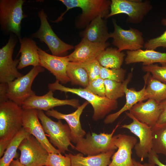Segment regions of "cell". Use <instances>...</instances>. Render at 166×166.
I'll return each mask as SVG.
<instances>
[{"instance_id":"cell-10","label":"cell","mask_w":166,"mask_h":166,"mask_svg":"<svg viewBox=\"0 0 166 166\" xmlns=\"http://www.w3.org/2000/svg\"><path fill=\"white\" fill-rule=\"evenodd\" d=\"M17 38L15 34H10L6 44L0 49V83H7L23 76L18 70L19 59L12 58Z\"/></svg>"},{"instance_id":"cell-33","label":"cell","mask_w":166,"mask_h":166,"mask_svg":"<svg viewBox=\"0 0 166 166\" xmlns=\"http://www.w3.org/2000/svg\"><path fill=\"white\" fill-rule=\"evenodd\" d=\"M159 66L157 64H153L143 66L142 70L150 73L156 79L166 83V64Z\"/></svg>"},{"instance_id":"cell-21","label":"cell","mask_w":166,"mask_h":166,"mask_svg":"<svg viewBox=\"0 0 166 166\" xmlns=\"http://www.w3.org/2000/svg\"><path fill=\"white\" fill-rule=\"evenodd\" d=\"M20 46L18 54L21 53L18 69H22L30 65L39 66L40 61L38 47L36 42L31 38L25 37L19 39Z\"/></svg>"},{"instance_id":"cell-9","label":"cell","mask_w":166,"mask_h":166,"mask_svg":"<svg viewBox=\"0 0 166 166\" xmlns=\"http://www.w3.org/2000/svg\"><path fill=\"white\" fill-rule=\"evenodd\" d=\"M44 70L40 65L34 67L26 74L7 83L9 100L21 106L26 99L35 95L31 89L32 84L37 76Z\"/></svg>"},{"instance_id":"cell-34","label":"cell","mask_w":166,"mask_h":166,"mask_svg":"<svg viewBox=\"0 0 166 166\" xmlns=\"http://www.w3.org/2000/svg\"><path fill=\"white\" fill-rule=\"evenodd\" d=\"M45 165L48 166H71V160L68 154L65 156L61 153H49Z\"/></svg>"},{"instance_id":"cell-6","label":"cell","mask_w":166,"mask_h":166,"mask_svg":"<svg viewBox=\"0 0 166 166\" xmlns=\"http://www.w3.org/2000/svg\"><path fill=\"white\" fill-rule=\"evenodd\" d=\"M118 123L110 134L101 133L99 134L89 132L85 138L80 139L76 144L75 149L83 154L96 155L117 149L113 141V135L119 126Z\"/></svg>"},{"instance_id":"cell-14","label":"cell","mask_w":166,"mask_h":166,"mask_svg":"<svg viewBox=\"0 0 166 166\" xmlns=\"http://www.w3.org/2000/svg\"><path fill=\"white\" fill-rule=\"evenodd\" d=\"M113 139L117 151L111 157L108 166H133L132 158V149L137 143L134 136L119 134L113 136Z\"/></svg>"},{"instance_id":"cell-36","label":"cell","mask_w":166,"mask_h":166,"mask_svg":"<svg viewBox=\"0 0 166 166\" xmlns=\"http://www.w3.org/2000/svg\"><path fill=\"white\" fill-rule=\"evenodd\" d=\"M77 63L86 71L89 81L100 77L101 66L97 59L89 62Z\"/></svg>"},{"instance_id":"cell-37","label":"cell","mask_w":166,"mask_h":166,"mask_svg":"<svg viewBox=\"0 0 166 166\" xmlns=\"http://www.w3.org/2000/svg\"><path fill=\"white\" fill-rule=\"evenodd\" d=\"M85 88L95 95L101 97H105V88L104 80L100 77L89 81Z\"/></svg>"},{"instance_id":"cell-18","label":"cell","mask_w":166,"mask_h":166,"mask_svg":"<svg viewBox=\"0 0 166 166\" xmlns=\"http://www.w3.org/2000/svg\"><path fill=\"white\" fill-rule=\"evenodd\" d=\"M89 104L87 101L80 105L74 112L66 114L61 113L52 109L46 112V114L58 120H65L68 124L71 132V141L77 143L86 135L85 131L81 127L80 121V116L84 109Z\"/></svg>"},{"instance_id":"cell-11","label":"cell","mask_w":166,"mask_h":166,"mask_svg":"<svg viewBox=\"0 0 166 166\" xmlns=\"http://www.w3.org/2000/svg\"><path fill=\"white\" fill-rule=\"evenodd\" d=\"M18 149L21 153L19 160L24 166L45 165L49 153L33 135L25 138Z\"/></svg>"},{"instance_id":"cell-29","label":"cell","mask_w":166,"mask_h":166,"mask_svg":"<svg viewBox=\"0 0 166 166\" xmlns=\"http://www.w3.org/2000/svg\"><path fill=\"white\" fill-rule=\"evenodd\" d=\"M133 69L127 78L123 82H119L109 80H104L105 88V97L113 100H117L125 95V89L131 80Z\"/></svg>"},{"instance_id":"cell-12","label":"cell","mask_w":166,"mask_h":166,"mask_svg":"<svg viewBox=\"0 0 166 166\" xmlns=\"http://www.w3.org/2000/svg\"><path fill=\"white\" fill-rule=\"evenodd\" d=\"M125 113L132 121L129 124L122 125L121 128L128 129L138 138L139 142L136 144L134 148L136 156L142 161L148 157L152 150V128L138 121L129 112Z\"/></svg>"},{"instance_id":"cell-28","label":"cell","mask_w":166,"mask_h":166,"mask_svg":"<svg viewBox=\"0 0 166 166\" xmlns=\"http://www.w3.org/2000/svg\"><path fill=\"white\" fill-rule=\"evenodd\" d=\"M30 135L23 128L11 141L6 149L3 156L0 159V166H10L17 155V151L22 141Z\"/></svg>"},{"instance_id":"cell-32","label":"cell","mask_w":166,"mask_h":166,"mask_svg":"<svg viewBox=\"0 0 166 166\" xmlns=\"http://www.w3.org/2000/svg\"><path fill=\"white\" fill-rule=\"evenodd\" d=\"M126 70L122 68L112 69L101 66L100 77L103 80H109L119 82L124 81Z\"/></svg>"},{"instance_id":"cell-2","label":"cell","mask_w":166,"mask_h":166,"mask_svg":"<svg viewBox=\"0 0 166 166\" xmlns=\"http://www.w3.org/2000/svg\"><path fill=\"white\" fill-rule=\"evenodd\" d=\"M66 7V11L55 21L58 22L62 20L65 14L69 10L76 7L82 10L81 14L77 18L75 25L79 29L85 28L95 18L100 16L105 18L109 14L111 1L108 0H60Z\"/></svg>"},{"instance_id":"cell-15","label":"cell","mask_w":166,"mask_h":166,"mask_svg":"<svg viewBox=\"0 0 166 166\" xmlns=\"http://www.w3.org/2000/svg\"><path fill=\"white\" fill-rule=\"evenodd\" d=\"M39 119L37 110L32 109H23L22 128L30 135L34 136L49 153H61L47 138Z\"/></svg>"},{"instance_id":"cell-7","label":"cell","mask_w":166,"mask_h":166,"mask_svg":"<svg viewBox=\"0 0 166 166\" xmlns=\"http://www.w3.org/2000/svg\"><path fill=\"white\" fill-rule=\"evenodd\" d=\"M110 12L106 18L115 15L125 14L128 15L126 22L132 24L141 22L144 18L152 9L148 0H112Z\"/></svg>"},{"instance_id":"cell-5","label":"cell","mask_w":166,"mask_h":166,"mask_svg":"<svg viewBox=\"0 0 166 166\" xmlns=\"http://www.w3.org/2000/svg\"><path fill=\"white\" fill-rule=\"evenodd\" d=\"M38 117L50 142L58 148L61 153L68 151L69 146L74 148L71 143V132L69 125L63 124L61 120L57 122L49 117L43 111L37 110Z\"/></svg>"},{"instance_id":"cell-27","label":"cell","mask_w":166,"mask_h":166,"mask_svg":"<svg viewBox=\"0 0 166 166\" xmlns=\"http://www.w3.org/2000/svg\"><path fill=\"white\" fill-rule=\"evenodd\" d=\"M125 54L118 49L107 47L102 51L97 58L100 65L112 69H119L123 63Z\"/></svg>"},{"instance_id":"cell-43","label":"cell","mask_w":166,"mask_h":166,"mask_svg":"<svg viewBox=\"0 0 166 166\" xmlns=\"http://www.w3.org/2000/svg\"><path fill=\"white\" fill-rule=\"evenodd\" d=\"M44 166H47V165H44Z\"/></svg>"},{"instance_id":"cell-42","label":"cell","mask_w":166,"mask_h":166,"mask_svg":"<svg viewBox=\"0 0 166 166\" xmlns=\"http://www.w3.org/2000/svg\"><path fill=\"white\" fill-rule=\"evenodd\" d=\"M10 166H24L18 159L13 160Z\"/></svg>"},{"instance_id":"cell-13","label":"cell","mask_w":166,"mask_h":166,"mask_svg":"<svg viewBox=\"0 0 166 166\" xmlns=\"http://www.w3.org/2000/svg\"><path fill=\"white\" fill-rule=\"evenodd\" d=\"M112 22L114 31L110 33V38H113L112 44L119 51H136L144 47L145 43L142 32L131 27L124 30L117 24L115 19Z\"/></svg>"},{"instance_id":"cell-20","label":"cell","mask_w":166,"mask_h":166,"mask_svg":"<svg viewBox=\"0 0 166 166\" xmlns=\"http://www.w3.org/2000/svg\"><path fill=\"white\" fill-rule=\"evenodd\" d=\"M108 42L99 43L90 42L82 38L74 47V51L68 55L69 61L85 62L96 60L101 52L109 46Z\"/></svg>"},{"instance_id":"cell-1","label":"cell","mask_w":166,"mask_h":166,"mask_svg":"<svg viewBox=\"0 0 166 166\" xmlns=\"http://www.w3.org/2000/svg\"><path fill=\"white\" fill-rule=\"evenodd\" d=\"M23 109L10 100L0 103V157L22 128Z\"/></svg>"},{"instance_id":"cell-25","label":"cell","mask_w":166,"mask_h":166,"mask_svg":"<svg viewBox=\"0 0 166 166\" xmlns=\"http://www.w3.org/2000/svg\"><path fill=\"white\" fill-rule=\"evenodd\" d=\"M114 152L113 151L85 157L81 153L75 155L70 153L68 155L71 160V166H108Z\"/></svg>"},{"instance_id":"cell-16","label":"cell","mask_w":166,"mask_h":166,"mask_svg":"<svg viewBox=\"0 0 166 166\" xmlns=\"http://www.w3.org/2000/svg\"><path fill=\"white\" fill-rule=\"evenodd\" d=\"M53 94V91L49 90L43 95L33 96L26 99L21 107L23 109H32L47 111L58 106L69 105L77 108L80 106L78 99L61 100L54 97Z\"/></svg>"},{"instance_id":"cell-24","label":"cell","mask_w":166,"mask_h":166,"mask_svg":"<svg viewBox=\"0 0 166 166\" xmlns=\"http://www.w3.org/2000/svg\"><path fill=\"white\" fill-rule=\"evenodd\" d=\"M144 80V85L141 90L136 91L133 89H125L126 102L123 106L117 112L110 114L106 116L104 120L106 124H111L114 122L120 115L128 110H129L132 107L137 103L145 100L146 81Z\"/></svg>"},{"instance_id":"cell-31","label":"cell","mask_w":166,"mask_h":166,"mask_svg":"<svg viewBox=\"0 0 166 166\" xmlns=\"http://www.w3.org/2000/svg\"><path fill=\"white\" fill-rule=\"evenodd\" d=\"M152 150L157 154H161L166 157V122L156 124L152 128Z\"/></svg>"},{"instance_id":"cell-38","label":"cell","mask_w":166,"mask_h":166,"mask_svg":"<svg viewBox=\"0 0 166 166\" xmlns=\"http://www.w3.org/2000/svg\"><path fill=\"white\" fill-rule=\"evenodd\" d=\"M159 104L161 112L156 124H160L166 122V99Z\"/></svg>"},{"instance_id":"cell-30","label":"cell","mask_w":166,"mask_h":166,"mask_svg":"<svg viewBox=\"0 0 166 166\" xmlns=\"http://www.w3.org/2000/svg\"><path fill=\"white\" fill-rule=\"evenodd\" d=\"M67 75L73 85H77L86 88L89 79L86 70L78 63L69 61L67 69Z\"/></svg>"},{"instance_id":"cell-4","label":"cell","mask_w":166,"mask_h":166,"mask_svg":"<svg viewBox=\"0 0 166 166\" xmlns=\"http://www.w3.org/2000/svg\"><path fill=\"white\" fill-rule=\"evenodd\" d=\"M24 0H0V25L1 31L6 34L21 36L22 20L27 17L22 10Z\"/></svg>"},{"instance_id":"cell-17","label":"cell","mask_w":166,"mask_h":166,"mask_svg":"<svg viewBox=\"0 0 166 166\" xmlns=\"http://www.w3.org/2000/svg\"><path fill=\"white\" fill-rule=\"evenodd\" d=\"M40 65L55 76L56 80L65 84L70 81L67 73L69 62L68 56H58L50 54L39 48Z\"/></svg>"},{"instance_id":"cell-39","label":"cell","mask_w":166,"mask_h":166,"mask_svg":"<svg viewBox=\"0 0 166 166\" xmlns=\"http://www.w3.org/2000/svg\"><path fill=\"white\" fill-rule=\"evenodd\" d=\"M8 89V83H0V103L9 100L7 96Z\"/></svg>"},{"instance_id":"cell-23","label":"cell","mask_w":166,"mask_h":166,"mask_svg":"<svg viewBox=\"0 0 166 166\" xmlns=\"http://www.w3.org/2000/svg\"><path fill=\"white\" fill-rule=\"evenodd\" d=\"M80 35L90 42L99 43L107 42L110 38L106 22L100 16L92 21Z\"/></svg>"},{"instance_id":"cell-22","label":"cell","mask_w":166,"mask_h":166,"mask_svg":"<svg viewBox=\"0 0 166 166\" xmlns=\"http://www.w3.org/2000/svg\"><path fill=\"white\" fill-rule=\"evenodd\" d=\"M124 61L126 64L142 62L143 66L156 63L163 64H166V53L156 51L154 50H143L141 49L136 51L127 50Z\"/></svg>"},{"instance_id":"cell-26","label":"cell","mask_w":166,"mask_h":166,"mask_svg":"<svg viewBox=\"0 0 166 166\" xmlns=\"http://www.w3.org/2000/svg\"><path fill=\"white\" fill-rule=\"evenodd\" d=\"M143 77L146 81L145 99H153L159 103L166 99V83L154 78L149 73Z\"/></svg>"},{"instance_id":"cell-19","label":"cell","mask_w":166,"mask_h":166,"mask_svg":"<svg viewBox=\"0 0 166 166\" xmlns=\"http://www.w3.org/2000/svg\"><path fill=\"white\" fill-rule=\"evenodd\" d=\"M161 112L159 103L152 99L139 102L129 110L137 120L152 128L157 124Z\"/></svg>"},{"instance_id":"cell-35","label":"cell","mask_w":166,"mask_h":166,"mask_svg":"<svg viewBox=\"0 0 166 166\" xmlns=\"http://www.w3.org/2000/svg\"><path fill=\"white\" fill-rule=\"evenodd\" d=\"M161 23L163 25L166 26V18L162 19ZM160 47L166 48V30L160 36L148 40L144 45V47L146 49L155 50Z\"/></svg>"},{"instance_id":"cell-8","label":"cell","mask_w":166,"mask_h":166,"mask_svg":"<svg viewBox=\"0 0 166 166\" xmlns=\"http://www.w3.org/2000/svg\"><path fill=\"white\" fill-rule=\"evenodd\" d=\"M40 25L38 31L32 34L30 38H38L48 46L52 55L65 56L68 51L74 48L72 45L67 44L61 40L55 34L47 19L46 14L42 9L38 13Z\"/></svg>"},{"instance_id":"cell-40","label":"cell","mask_w":166,"mask_h":166,"mask_svg":"<svg viewBox=\"0 0 166 166\" xmlns=\"http://www.w3.org/2000/svg\"><path fill=\"white\" fill-rule=\"evenodd\" d=\"M148 158L149 163L156 164L158 166H166V165L163 164L160 160L158 154L152 150L149 153Z\"/></svg>"},{"instance_id":"cell-44","label":"cell","mask_w":166,"mask_h":166,"mask_svg":"<svg viewBox=\"0 0 166 166\" xmlns=\"http://www.w3.org/2000/svg\"><path fill=\"white\" fill-rule=\"evenodd\" d=\"M165 162H166V161H165Z\"/></svg>"},{"instance_id":"cell-3","label":"cell","mask_w":166,"mask_h":166,"mask_svg":"<svg viewBox=\"0 0 166 166\" xmlns=\"http://www.w3.org/2000/svg\"><path fill=\"white\" fill-rule=\"evenodd\" d=\"M49 90H59L65 93L75 94L84 98L90 103L93 109V119L97 121L104 118L111 111L116 109L118 107L117 100H110L106 97H101L95 95L85 88H71L65 86L56 80L48 85Z\"/></svg>"},{"instance_id":"cell-41","label":"cell","mask_w":166,"mask_h":166,"mask_svg":"<svg viewBox=\"0 0 166 166\" xmlns=\"http://www.w3.org/2000/svg\"><path fill=\"white\" fill-rule=\"evenodd\" d=\"M132 161L133 166H156L155 164L148 162L141 164L140 162L136 161L134 158L132 159Z\"/></svg>"}]
</instances>
